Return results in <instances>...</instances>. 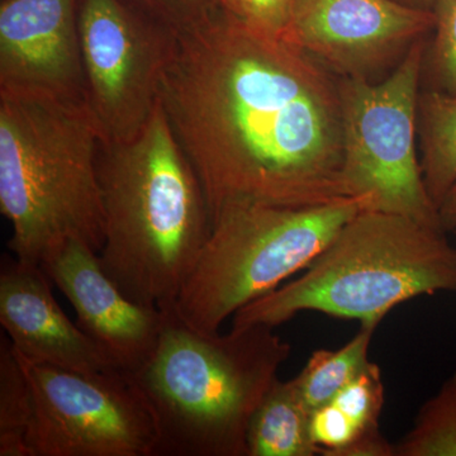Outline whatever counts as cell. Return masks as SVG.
Returning <instances> with one entry per match:
<instances>
[{"mask_svg": "<svg viewBox=\"0 0 456 456\" xmlns=\"http://www.w3.org/2000/svg\"><path fill=\"white\" fill-rule=\"evenodd\" d=\"M173 32L159 99L202 184L211 224L235 207L350 198L340 89L330 69L220 7Z\"/></svg>", "mask_w": 456, "mask_h": 456, "instance_id": "1", "label": "cell"}, {"mask_svg": "<svg viewBox=\"0 0 456 456\" xmlns=\"http://www.w3.org/2000/svg\"><path fill=\"white\" fill-rule=\"evenodd\" d=\"M97 169L104 272L134 301L173 307L212 224L202 184L160 99L136 136L101 143Z\"/></svg>", "mask_w": 456, "mask_h": 456, "instance_id": "2", "label": "cell"}, {"mask_svg": "<svg viewBox=\"0 0 456 456\" xmlns=\"http://www.w3.org/2000/svg\"><path fill=\"white\" fill-rule=\"evenodd\" d=\"M290 353L273 327L207 332L167 308L154 350L130 374L154 416L155 456H248V425Z\"/></svg>", "mask_w": 456, "mask_h": 456, "instance_id": "3", "label": "cell"}, {"mask_svg": "<svg viewBox=\"0 0 456 456\" xmlns=\"http://www.w3.org/2000/svg\"><path fill=\"white\" fill-rule=\"evenodd\" d=\"M101 143L86 102L0 90V211L11 222V254L41 265L73 239L99 254Z\"/></svg>", "mask_w": 456, "mask_h": 456, "instance_id": "4", "label": "cell"}, {"mask_svg": "<svg viewBox=\"0 0 456 456\" xmlns=\"http://www.w3.org/2000/svg\"><path fill=\"white\" fill-rule=\"evenodd\" d=\"M456 292V248L445 231L362 209L298 279L248 303L232 327H277L302 312L379 326L401 303Z\"/></svg>", "mask_w": 456, "mask_h": 456, "instance_id": "5", "label": "cell"}, {"mask_svg": "<svg viewBox=\"0 0 456 456\" xmlns=\"http://www.w3.org/2000/svg\"><path fill=\"white\" fill-rule=\"evenodd\" d=\"M367 202L341 198L305 208L241 206L221 212L176 298L189 325L220 331L248 303L307 268Z\"/></svg>", "mask_w": 456, "mask_h": 456, "instance_id": "6", "label": "cell"}, {"mask_svg": "<svg viewBox=\"0 0 456 456\" xmlns=\"http://www.w3.org/2000/svg\"><path fill=\"white\" fill-rule=\"evenodd\" d=\"M426 45H412L386 80H338L342 110L341 178L345 196L367 209L406 216L441 227L417 151L419 80ZM444 231V230H443Z\"/></svg>", "mask_w": 456, "mask_h": 456, "instance_id": "7", "label": "cell"}, {"mask_svg": "<svg viewBox=\"0 0 456 456\" xmlns=\"http://www.w3.org/2000/svg\"><path fill=\"white\" fill-rule=\"evenodd\" d=\"M16 355L32 388V456L156 455L154 416L130 374L79 373Z\"/></svg>", "mask_w": 456, "mask_h": 456, "instance_id": "8", "label": "cell"}, {"mask_svg": "<svg viewBox=\"0 0 456 456\" xmlns=\"http://www.w3.org/2000/svg\"><path fill=\"white\" fill-rule=\"evenodd\" d=\"M86 103L102 142L136 136L159 101L174 32L125 0H77Z\"/></svg>", "mask_w": 456, "mask_h": 456, "instance_id": "9", "label": "cell"}, {"mask_svg": "<svg viewBox=\"0 0 456 456\" xmlns=\"http://www.w3.org/2000/svg\"><path fill=\"white\" fill-rule=\"evenodd\" d=\"M435 12L401 0H296L288 41L342 77H367L435 28Z\"/></svg>", "mask_w": 456, "mask_h": 456, "instance_id": "10", "label": "cell"}, {"mask_svg": "<svg viewBox=\"0 0 456 456\" xmlns=\"http://www.w3.org/2000/svg\"><path fill=\"white\" fill-rule=\"evenodd\" d=\"M0 90L86 102L77 0H3Z\"/></svg>", "mask_w": 456, "mask_h": 456, "instance_id": "11", "label": "cell"}, {"mask_svg": "<svg viewBox=\"0 0 456 456\" xmlns=\"http://www.w3.org/2000/svg\"><path fill=\"white\" fill-rule=\"evenodd\" d=\"M41 268L73 305L80 329L117 368L136 371L154 350L165 310L131 299L108 277L97 251L79 240L59 246Z\"/></svg>", "mask_w": 456, "mask_h": 456, "instance_id": "12", "label": "cell"}, {"mask_svg": "<svg viewBox=\"0 0 456 456\" xmlns=\"http://www.w3.org/2000/svg\"><path fill=\"white\" fill-rule=\"evenodd\" d=\"M41 265L13 254L0 260V323L18 355L51 367L101 373L118 369L60 307ZM121 370V369H119Z\"/></svg>", "mask_w": 456, "mask_h": 456, "instance_id": "13", "label": "cell"}, {"mask_svg": "<svg viewBox=\"0 0 456 456\" xmlns=\"http://www.w3.org/2000/svg\"><path fill=\"white\" fill-rule=\"evenodd\" d=\"M311 412L296 379L275 380L255 411L248 428V456H314Z\"/></svg>", "mask_w": 456, "mask_h": 456, "instance_id": "14", "label": "cell"}, {"mask_svg": "<svg viewBox=\"0 0 456 456\" xmlns=\"http://www.w3.org/2000/svg\"><path fill=\"white\" fill-rule=\"evenodd\" d=\"M419 136L426 188L439 208L456 183V95L434 89L419 94Z\"/></svg>", "mask_w": 456, "mask_h": 456, "instance_id": "15", "label": "cell"}, {"mask_svg": "<svg viewBox=\"0 0 456 456\" xmlns=\"http://www.w3.org/2000/svg\"><path fill=\"white\" fill-rule=\"evenodd\" d=\"M377 330L360 326V331L338 350L318 349L297 375V386L310 412L329 403L368 364L369 347Z\"/></svg>", "mask_w": 456, "mask_h": 456, "instance_id": "16", "label": "cell"}, {"mask_svg": "<svg viewBox=\"0 0 456 456\" xmlns=\"http://www.w3.org/2000/svg\"><path fill=\"white\" fill-rule=\"evenodd\" d=\"M33 395L8 336L0 338V456H32Z\"/></svg>", "mask_w": 456, "mask_h": 456, "instance_id": "17", "label": "cell"}, {"mask_svg": "<svg viewBox=\"0 0 456 456\" xmlns=\"http://www.w3.org/2000/svg\"><path fill=\"white\" fill-rule=\"evenodd\" d=\"M395 456H456V371L419 408Z\"/></svg>", "mask_w": 456, "mask_h": 456, "instance_id": "18", "label": "cell"}, {"mask_svg": "<svg viewBox=\"0 0 456 456\" xmlns=\"http://www.w3.org/2000/svg\"><path fill=\"white\" fill-rule=\"evenodd\" d=\"M382 370L369 362L346 387L341 389L331 403L358 428L362 436L380 432L379 419L384 406Z\"/></svg>", "mask_w": 456, "mask_h": 456, "instance_id": "19", "label": "cell"}, {"mask_svg": "<svg viewBox=\"0 0 456 456\" xmlns=\"http://www.w3.org/2000/svg\"><path fill=\"white\" fill-rule=\"evenodd\" d=\"M435 38L430 53L434 90L456 95V0H436Z\"/></svg>", "mask_w": 456, "mask_h": 456, "instance_id": "20", "label": "cell"}, {"mask_svg": "<svg viewBox=\"0 0 456 456\" xmlns=\"http://www.w3.org/2000/svg\"><path fill=\"white\" fill-rule=\"evenodd\" d=\"M228 16L255 31L288 40L294 0H216Z\"/></svg>", "mask_w": 456, "mask_h": 456, "instance_id": "21", "label": "cell"}, {"mask_svg": "<svg viewBox=\"0 0 456 456\" xmlns=\"http://www.w3.org/2000/svg\"><path fill=\"white\" fill-rule=\"evenodd\" d=\"M146 17L171 31L189 25L217 7L216 0H125Z\"/></svg>", "mask_w": 456, "mask_h": 456, "instance_id": "22", "label": "cell"}, {"mask_svg": "<svg viewBox=\"0 0 456 456\" xmlns=\"http://www.w3.org/2000/svg\"><path fill=\"white\" fill-rule=\"evenodd\" d=\"M439 216L443 230L446 233H456V183L441 200Z\"/></svg>", "mask_w": 456, "mask_h": 456, "instance_id": "23", "label": "cell"}, {"mask_svg": "<svg viewBox=\"0 0 456 456\" xmlns=\"http://www.w3.org/2000/svg\"><path fill=\"white\" fill-rule=\"evenodd\" d=\"M402 3H406V4L413 5V7L417 8L430 9L431 5L435 7L436 0H403Z\"/></svg>", "mask_w": 456, "mask_h": 456, "instance_id": "24", "label": "cell"}, {"mask_svg": "<svg viewBox=\"0 0 456 456\" xmlns=\"http://www.w3.org/2000/svg\"><path fill=\"white\" fill-rule=\"evenodd\" d=\"M294 2H296V0H294Z\"/></svg>", "mask_w": 456, "mask_h": 456, "instance_id": "25", "label": "cell"}, {"mask_svg": "<svg viewBox=\"0 0 456 456\" xmlns=\"http://www.w3.org/2000/svg\"><path fill=\"white\" fill-rule=\"evenodd\" d=\"M455 235H456V233H455Z\"/></svg>", "mask_w": 456, "mask_h": 456, "instance_id": "26", "label": "cell"}]
</instances>
